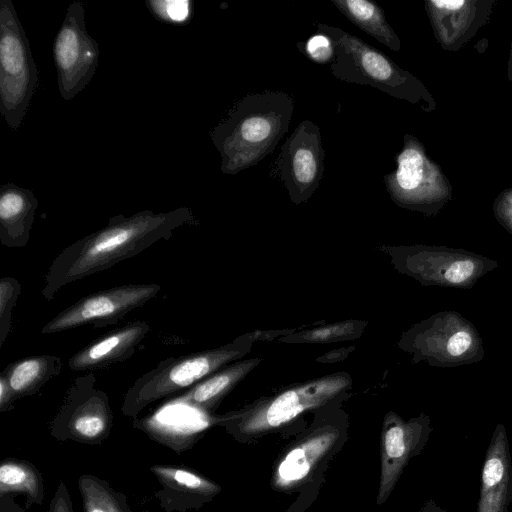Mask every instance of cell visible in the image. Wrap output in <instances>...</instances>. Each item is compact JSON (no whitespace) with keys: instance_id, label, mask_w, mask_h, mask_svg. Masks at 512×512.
<instances>
[{"instance_id":"1","label":"cell","mask_w":512,"mask_h":512,"mask_svg":"<svg viewBox=\"0 0 512 512\" xmlns=\"http://www.w3.org/2000/svg\"><path fill=\"white\" fill-rule=\"evenodd\" d=\"M194 221L188 207L110 217L106 226L73 242L55 257L44 276L41 295L51 301L62 287L112 268L158 241L170 239L177 229Z\"/></svg>"},{"instance_id":"2","label":"cell","mask_w":512,"mask_h":512,"mask_svg":"<svg viewBox=\"0 0 512 512\" xmlns=\"http://www.w3.org/2000/svg\"><path fill=\"white\" fill-rule=\"evenodd\" d=\"M293 111V98L281 91L239 100L210 133L221 157V171L235 175L271 154L288 131Z\"/></svg>"},{"instance_id":"3","label":"cell","mask_w":512,"mask_h":512,"mask_svg":"<svg viewBox=\"0 0 512 512\" xmlns=\"http://www.w3.org/2000/svg\"><path fill=\"white\" fill-rule=\"evenodd\" d=\"M317 30L333 42L334 59L330 70L337 79L369 85L392 97L417 105L425 112L436 109V101L425 85L383 52L338 27L320 23Z\"/></svg>"},{"instance_id":"4","label":"cell","mask_w":512,"mask_h":512,"mask_svg":"<svg viewBox=\"0 0 512 512\" xmlns=\"http://www.w3.org/2000/svg\"><path fill=\"white\" fill-rule=\"evenodd\" d=\"M253 343L245 334L220 347L169 357L135 380L124 395L121 412L135 418L148 405L186 391L204 378L241 360Z\"/></svg>"},{"instance_id":"5","label":"cell","mask_w":512,"mask_h":512,"mask_svg":"<svg viewBox=\"0 0 512 512\" xmlns=\"http://www.w3.org/2000/svg\"><path fill=\"white\" fill-rule=\"evenodd\" d=\"M351 387V376L346 372H336L290 386L272 397L259 400L244 412L215 418V423H231L245 435L268 432L305 412L340 400Z\"/></svg>"},{"instance_id":"6","label":"cell","mask_w":512,"mask_h":512,"mask_svg":"<svg viewBox=\"0 0 512 512\" xmlns=\"http://www.w3.org/2000/svg\"><path fill=\"white\" fill-rule=\"evenodd\" d=\"M38 69L11 0H0V114L16 131L38 88Z\"/></svg>"},{"instance_id":"7","label":"cell","mask_w":512,"mask_h":512,"mask_svg":"<svg viewBox=\"0 0 512 512\" xmlns=\"http://www.w3.org/2000/svg\"><path fill=\"white\" fill-rule=\"evenodd\" d=\"M395 161L396 169L384 176V182L399 207L433 216L451 200L450 181L415 136H404L403 147Z\"/></svg>"},{"instance_id":"8","label":"cell","mask_w":512,"mask_h":512,"mask_svg":"<svg viewBox=\"0 0 512 512\" xmlns=\"http://www.w3.org/2000/svg\"><path fill=\"white\" fill-rule=\"evenodd\" d=\"M401 347L436 366L477 361L483 354L477 330L455 312L438 313L418 323L403 335Z\"/></svg>"},{"instance_id":"9","label":"cell","mask_w":512,"mask_h":512,"mask_svg":"<svg viewBox=\"0 0 512 512\" xmlns=\"http://www.w3.org/2000/svg\"><path fill=\"white\" fill-rule=\"evenodd\" d=\"M395 267L423 285L470 287L497 263L475 253L446 247H386Z\"/></svg>"},{"instance_id":"10","label":"cell","mask_w":512,"mask_h":512,"mask_svg":"<svg viewBox=\"0 0 512 512\" xmlns=\"http://www.w3.org/2000/svg\"><path fill=\"white\" fill-rule=\"evenodd\" d=\"M113 420L108 395L96 386L95 375L87 373L72 381L49 431L60 441L97 445L109 437Z\"/></svg>"},{"instance_id":"11","label":"cell","mask_w":512,"mask_h":512,"mask_svg":"<svg viewBox=\"0 0 512 512\" xmlns=\"http://www.w3.org/2000/svg\"><path fill=\"white\" fill-rule=\"evenodd\" d=\"M52 51L60 95L72 100L91 82L100 54L97 40L87 31L82 1L69 4Z\"/></svg>"},{"instance_id":"12","label":"cell","mask_w":512,"mask_h":512,"mask_svg":"<svg viewBox=\"0 0 512 512\" xmlns=\"http://www.w3.org/2000/svg\"><path fill=\"white\" fill-rule=\"evenodd\" d=\"M160 291L157 283H132L93 292L56 314L42 327L41 334L60 333L84 325L104 328L116 324Z\"/></svg>"},{"instance_id":"13","label":"cell","mask_w":512,"mask_h":512,"mask_svg":"<svg viewBox=\"0 0 512 512\" xmlns=\"http://www.w3.org/2000/svg\"><path fill=\"white\" fill-rule=\"evenodd\" d=\"M324 160L319 127L311 120L302 121L281 146L277 161L279 177L293 203L308 201L316 191Z\"/></svg>"},{"instance_id":"14","label":"cell","mask_w":512,"mask_h":512,"mask_svg":"<svg viewBox=\"0 0 512 512\" xmlns=\"http://www.w3.org/2000/svg\"><path fill=\"white\" fill-rule=\"evenodd\" d=\"M431 432L430 418L424 414L408 421L394 412L386 414L382 428L378 504L389 497L408 461L424 449Z\"/></svg>"},{"instance_id":"15","label":"cell","mask_w":512,"mask_h":512,"mask_svg":"<svg viewBox=\"0 0 512 512\" xmlns=\"http://www.w3.org/2000/svg\"><path fill=\"white\" fill-rule=\"evenodd\" d=\"M494 0H426L425 9L437 42L457 51L488 21Z\"/></svg>"},{"instance_id":"16","label":"cell","mask_w":512,"mask_h":512,"mask_svg":"<svg viewBox=\"0 0 512 512\" xmlns=\"http://www.w3.org/2000/svg\"><path fill=\"white\" fill-rule=\"evenodd\" d=\"M151 329L146 321H130L78 350L69 358L68 367L74 372L92 373L122 363L135 354Z\"/></svg>"},{"instance_id":"17","label":"cell","mask_w":512,"mask_h":512,"mask_svg":"<svg viewBox=\"0 0 512 512\" xmlns=\"http://www.w3.org/2000/svg\"><path fill=\"white\" fill-rule=\"evenodd\" d=\"M512 458L505 426L499 423L486 449L477 512H509Z\"/></svg>"},{"instance_id":"18","label":"cell","mask_w":512,"mask_h":512,"mask_svg":"<svg viewBox=\"0 0 512 512\" xmlns=\"http://www.w3.org/2000/svg\"><path fill=\"white\" fill-rule=\"evenodd\" d=\"M150 471L160 484L155 497L166 512L196 509L221 490L213 481L184 466L155 464Z\"/></svg>"},{"instance_id":"19","label":"cell","mask_w":512,"mask_h":512,"mask_svg":"<svg viewBox=\"0 0 512 512\" xmlns=\"http://www.w3.org/2000/svg\"><path fill=\"white\" fill-rule=\"evenodd\" d=\"M339 436L340 429L327 424L296 443L278 462L273 475L274 486L287 490L300 485L334 446Z\"/></svg>"},{"instance_id":"20","label":"cell","mask_w":512,"mask_h":512,"mask_svg":"<svg viewBox=\"0 0 512 512\" xmlns=\"http://www.w3.org/2000/svg\"><path fill=\"white\" fill-rule=\"evenodd\" d=\"M39 201L30 189L6 183L0 188V242L8 248L25 247L30 239Z\"/></svg>"},{"instance_id":"21","label":"cell","mask_w":512,"mask_h":512,"mask_svg":"<svg viewBox=\"0 0 512 512\" xmlns=\"http://www.w3.org/2000/svg\"><path fill=\"white\" fill-rule=\"evenodd\" d=\"M261 361L260 358L234 361L182 392L178 397H173L171 401L210 415L223 398Z\"/></svg>"},{"instance_id":"22","label":"cell","mask_w":512,"mask_h":512,"mask_svg":"<svg viewBox=\"0 0 512 512\" xmlns=\"http://www.w3.org/2000/svg\"><path fill=\"white\" fill-rule=\"evenodd\" d=\"M63 367L57 355H37L14 361L1 372L14 400L38 393Z\"/></svg>"},{"instance_id":"23","label":"cell","mask_w":512,"mask_h":512,"mask_svg":"<svg viewBox=\"0 0 512 512\" xmlns=\"http://www.w3.org/2000/svg\"><path fill=\"white\" fill-rule=\"evenodd\" d=\"M332 4L355 26L387 46L400 51L401 42L376 3L367 0H331Z\"/></svg>"},{"instance_id":"24","label":"cell","mask_w":512,"mask_h":512,"mask_svg":"<svg viewBox=\"0 0 512 512\" xmlns=\"http://www.w3.org/2000/svg\"><path fill=\"white\" fill-rule=\"evenodd\" d=\"M24 493L27 506L41 505L44 484L40 471L26 460L7 458L0 464V495Z\"/></svg>"},{"instance_id":"25","label":"cell","mask_w":512,"mask_h":512,"mask_svg":"<svg viewBox=\"0 0 512 512\" xmlns=\"http://www.w3.org/2000/svg\"><path fill=\"white\" fill-rule=\"evenodd\" d=\"M78 487L84 512H133L128 505L127 497L97 476L81 475Z\"/></svg>"},{"instance_id":"26","label":"cell","mask_w":512,"mask_h":512,"mask_svg":"<svg viewBox=\"0 0 512 512\" xmlns=\"http://www.w3.org/2000/svg\"><path fill=\"white\" fill-rule=\"evenodd\" d=\"M366 322L360 320H346L332 324L302 330L295 329L278 339L281 343L290 344H326L339 341L354 340L361 336Z\"/></svg>"},{"instance_id":"27","label":"cell","mask_w":512,"mask_h":512,"mask_svg":"<svg viewBox=\"0 0 512 512\" xmlns=\"http://www.w3.org/2000/svg\"><path fill=\"white\" fill-rule=\"evenodd\" d=\"M21 292L20 282L12 276L0 279V348L11 331L12 311Z\"/></svg>"},{"instance_id":"28","label":"cell","mask_w":512,"mask_h":512,"mask_svg":"<svg viewBox=\"0 0 512 512\" xmlns=\"http://www.w3.org/2000/svg\"><path fill=\"white\" fill-rule=\"evenodd\" d=\"M146 5L155 18L173 25L185 24L193 13L190 0H146Z\"/></svg>"},{"instance_id":"29","label":"cell","mask_w":512,"mask_h":512,"mask_svg":"<svg viewBox=\"0 0 512 512\" xmlns=\"http://www.w3.org/2000/svg\"><path fill=\"white\" fill-rule=\"evenodd\" d=\"M298 49L318 64H331L334 59L332 40L321 33L310 37L306 42L298 43Z\"/></svg>"},{"instance_id":"30","label":"cell","mask_w":512,"mask_h":512,"mask_svg":"<svg viewBox=\"0 0 512 512\" xmlns=\"http://www.w3.org/2000/svg\"><path fill=\"white\" fill-rule=\"evenodd\" d=\"M493 211L497 221L512 234V188L505 189L498 195Z\"/></svg>"},{"instance_id":"31","label":"cell","mask_w":512,"mask_h":512,"mask_svg":"<svg viewBox=\"0 0 512 512\" xmlns=\"http://www.w3.org/2000/svg\"><path fill=\"white\" fill-rule=\"evenodd\" d=\"M49 512H74L70 494L63 480L59 481L57 489L51 499Z\"/></svg>"},{"instance_id":"32","label":"cell","mask_w":512,"mask_h":512,"mask_svg":"<svg viewBox=\"0 0 512 512\" xmlns=\"http://www.w3.org/2000/svg\"><path fill=\"white\" fill-rule=\"evenodd\" d=\"M14 401L5 378L0 375V411L7 412L13 409Z\"/></svg>"},{"instance_id":"33","label":"cell","mask_w":512,"mask_h":512,"mask_svg":"<svg viewBox=\"0 0 512 512\" xmlns=\"http://www.w3.org/2000/svg\"><path fill=\"white\" fill-rule=\"evenodd\" d=\"M354 350V346L351 347H341L339 349L331 350L321 357L317 358L318 362L321 363H336L343 361L348 357L349 353Z\"/></svg>"},{"instance_id":"34","label":"cell","mask_w":512,"mask_h":512,"mask_svg":"<svg viewBox=\"0 0 512 512\" xmlns=\"http://www.w3.org/2000/svg\"><path fill=\"white\" fill-rule=\"evenodd\" d=\"M293 330L294 329H292V330H273V331H255V332L246 333L245 336L252 343L254 341H259L260 339L270 341V340H273L274 338L279 339L280 337L289 334Z\"/></svg>"},{"instance_id":"35","label":"cell","mask_w":512,"mask_h":512,"mask_svg":"<svg viewBox=\"0 0 512 512\" xmlns=\"http://www.w3.org/2000/svg\"><path fill=\"white\" fill-rule=\"evenodd\" d=\"M0 512H25L11 494L0 495Z\"/></svg>"},{"instance_id":"36","label":"cell","mask_w":512,"mask_h":512,"mask_svg":"<svg viewBox=\"0 0 512 512\" xmlns=\"http://www.w3.org/2000/svg\"><path fill=\"white\" fill-rule=\"evenodd\" d=\"M422 512H449L448 510L442 508L441 506L437 505L434 500H430L425 504L423 507Z\"/></svg>"},{"instance_id":"37","label":"cell","mask_w":512,"mask_h":512,"mask_svg":"<svg viewBox=\"0 0 512 512\" xmlns=\"http://www.w3.org/2000/svg\"><path fill=\"white\" fill-rule=\"evenodd\" d=\"M508 78L510 81H512V43H511L510 58H509V62H508Z\"/></svg>"}]
</instances>
